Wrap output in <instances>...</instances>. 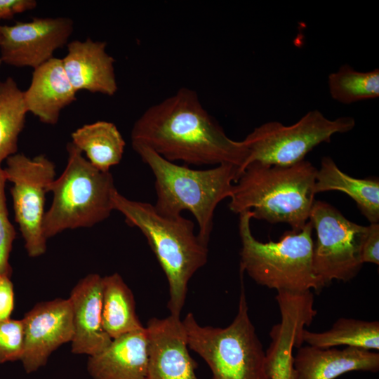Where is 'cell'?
<instances>
[{
  "label": "cell",
  "mask_w": 379,
  "mask_h": 379,
  "mask_svg": "<svg viewBox=\"0 0 379 379\" xmlns=\"http://www.w3.org/2000/svg\"><path fill=\"white\" fill-rule=\"evenodd\" d=\"M241 277L237 313L225 328L201 326L192 312L182 319L187 345L208 366L211 379H270L266 351L248 313Z\"/></svg>",
  "instance_id": "obj_6"
},
{
  "label": "cell",
  "mask_w": 379,
  "mask_h": 379,
  "mask_svg": "<svg viewBox=\"0 0 379 379\" xmlns=\"http://www.w3.org/2000/svg\"><path fill=\"white\" fill-rule=\"evenodd\" d=\"M302 338L303 343L320 348L345 346L376 352L379 350V322L341 317L325 331L305 328Z\"/></svg>",
  "instance_id": "obj_22"
},
{
  "label": "cell",
  "mask_w": 379,
  "mask_h": 379,
  "mask_svg": "<svg viewBox=\"0 0 379 379\" xmlns=\"http://www.w3.org/2000/svg\"><path fill=\"white\" fill-rule=\"evenodd\" d=\"M6 181L4 169L0 166V276L11 277L9 256L16 232L8 218L5 195Z\"/></svg>",
  "instance_id": "obj_26"
},
{
  "label": "cell",
  "mask_w": 379,
  "mask_h": 379,
  "mask_svg": "<svg viewBox=\"0 0 379 379\" xmlns=\"http://www.w3.org/2000/svg\"><path fill=\"white\" fill-rule=\"evenodd\" d=\"M1 62H2V61H1V58H0V65H1Z\"/></svg>",
  "instance_id": "obj_31"
},
{
  "label": "cell",
  "mask_w": 379,
  "mask_h": 379,
  "mask_svg": "<svg viewBox=\"0 0 379 379\" xmlns=\"http://www.w3.org/2000/svg\"><path fill=\"white\" fill-rule=\"evenodd\" d=\"M22 321L24 347L20 361L27 373L45 366L53 351L72 340L73 314L69 298L39 302Z\"/></svg>",
  "instance_id": "obj_12"
},
{
  "label": "cell",
  "mask_w": 379,
  "mask_h": 379,
  "mask_svg": "<svg viewBox=\"0 0 379 379\" xmlns=\"http://www.w3.org/2000/svg\"><path fill=\"white\" fill-rule=\"evenodd\" d=\"M73 30L72 20L66 17L34 18L29 22L0 25V58L11 66L34 69L67 45Z\"/></svg>",
  "instance_id": "obj_11"
},
{
  "label": "cell",
  "mask_w": 379,
  "mask_h": 379,
  "mask_svg": "<svg viewBox=\"0 0 379 379\" xmlns=\"http://www.w3.org/2000/svg\"><path fill=\"white\" fill-rule=\"evenodd\" d=\"M252 214L239 213L240 274L258 284L277 291L303 293L324 286L312 266L313 225L309 220L300 230L285 232L277 241L261 242L251 230Z\"/></svg>",
  "instance_id": "obj_5"
},
{
  "label": "cell",
  "mask_w": 379,
  "mask_h": 379,
  "mask_svg": "<svg viewBox=\"0 0 379 379\" xmlns=\"http://www.w3.org/2000/svg\"><path fill=\"white\" fill-rule=\"evenodd\" d=\"M132 147L154 174L156 210L167 216L191 212L198 225V236L208 244L215 210L220 201L230 198L239 167L222 164L209 169H192L169 161L143 145Z\"/></svg>",
  "instance_id": "obj_4"
},
{
  "label": "cell",
  "mask_w": 379,
  "mask_h": 379,
  "mask_svg": "<svg viewBox=\"0 0 379 379\" xmlns=\"http://www.w3.org/2000/svg\"><path fill=\"white\" fill-rule=\"evenodd\" d=\"M131 139L132 145L147 147L169 161L231 164L239 167V175L248 154L243 140L230 138L186 87L147 108L135 121Z\"/></svg>",
  "instance_id": "obj_1"
},
{
  "label": "cell",
  "mask_w": 379,
  "mask_h": 379,
  "mask_svg": "<svg viewBox=\"0 0 379 379\" xmlns=\"http://www.w3.org/2000/svg\"><path fill=\"white\" fill-rule=\"evenodd\" d=\"M102 277L89 274L76 284L68 298L73 314L74 336L72 352L95 355L104 350L112 339L102 324Z\"/></svg>",
  "instance_id": "obj_14"
},
{
  "label": "cell",
  "mask_w": 379,
  "mask_h": 379,
  "mask_svg": "<svg viewBox=\"0 0 379 379\" xmlns=\"http://www.w3.org/2000/svg\"><path fill=\"white\" fill-rule=\"evenodd\" d=\"M328 85L332 98L340 103L376 98L379 97V69L359 72L346 64L329 74Z\"/></svg>",
  "instance_id": "obj_24"
},
{
  "label": "cell",
  "mask_w": 379,
  "mask_h": 379,
  "mask_svg": "<svg viewBox=\"0 0 379 379\" xmlns=\"http://www.w3.org/2000/svg\"><path fill=\"white\" fill-rule=\"evenodd\" d=\"M354 126L351 117L331 120L317 109L308 112L291 126L275 121L266 122L243 140L248 154L241 171L252 162L277 166L297 164L316 146L330 142L334 134L349 132Z\"/></svg>",
  "instance_id": "obj_8"
},
{
  "label": "cell",
  "mask_w": 379,
  "mask_h": 379,
  "mask_svg": "<svg viewBox=\"0 0 379 379\" xmlns=\"http://www.w3.org/2000/svg\"><path fill=\"white\" fill-rule=\"evenodd\" d=\"M112 201L114 210L146 237L168 281L170 314L180 316L189 281L207 262L208 244L194 233V222L181 215H162L154 205L127 199L117 190Z\"/></svg>",
  "instance_id": "obj_3"
},
{
  "label": "cell",
  "mask_w": 379,
  "mask_h": 379,
  "mask_svg": "<svg viewBox=\"0 0 379 379\" xmlns=\"http://www.w3.org/2000/svg\"><path fill=\"white\" fill-rule=\"evenodd\" d=\"M67 48L62 65L77 93L87 91L109 96L117 93L115 60L107 52V42L86 38L68 42Z\"/></svg>",
  "instance_id": "obj_15"
},
{
  "label": "cell",
  "mask_w": 379,
  "mask_h": 379,
  "mask_svg": "<svg viewBox=\"0 0 379 379\" xmlns=\"http://www.w3.org/2000/svg\"><path fill=\"white\" fill-rule=\"evenodd\" d=\"M27 109L23 91L12 77L0 81V166L16 154Z\"/></svg>",
  "instance_id": "obj_23"
},
{
  "label": "cell",
  "mask_w": 379,
  "mask_h": 379,
  "mask_svg": "<svg viewBox=\"0 0 379 379\" xmlns=\"http://www.w3.org/2000/svg\"><path fill=\"white\" fill-rule=\"evenodd\" d=\"M271 343L266 350L270 379H295L293 366V350L300 344L299 330L290 321H281L273 326Z\"/></svg>",
  "instance_id": "obj_25"
},
{
  "label": "cell",
  "mask_w": 379,
  "mask_h": 379,
  "mask_svg": "<svg viewBox=\"0 0 379 379\" xmlns=\"http://www.w3.org/2000/svg\"><path fill=\"white\" fill-rule=\"evenodd\" d=\"M347 194L357 204L370 223L379 222V180L378 178L359 179L351 177L337 166L330 157H324L317 170L315 194L327 191Z\"/></svg>",
  "instance_id": "obj_19"
},
{
  "label": "cell",
  "mask_w": 379,
  "mask_h": 379,
  "mask_svg": "<svg viewBox=\"0 0 379 379\" xmlns=\"http://www.w3.org/2000/svg\"><path fill=\"white\" fill-rule=\"evenodd\" d=\"M295 379H335L352 371H379V353L352 347L298 348L293 358Z\"/></svg>",
  "instance_id": "obj_16"
},
{
  "label": "cell",
  "mask_w": 379,
  "mask_h": 379,
  "mask_svg": "<svg viewBox=\"0 0 379 379\" xmlns=\"http://www.w3.org/2000/svg\"><path fill=\"white\" fill-rule=\"evenodd\" d=\"M145 328L148 379H200L195 372L198 364L190 354L180 316L151 318Z\"/></svg>",
  "instance_id": "obj_13"
},
{
  "label": "cell",
  "mask_w": 379,
  "mask_h": 379,
  "mask_svg": "<svg viewBox=\"0 0 379 379\" xmlns=\"http://www.w3.org/2000/svg\"><path fill=\"white\" fill-rule=\"evenodd\" d=\"M361 262L379 264V223H371L360 247Z\"/></svg>",
  "instance_id": "obj_28"
},
{
  "label": "cell",
  "mask_w": 379,
  "mask_h": 379,
  "mask_svg": "<svg viewBox=\"0 0 379 379\" xmlns=\"http://www.w3.org/2000/svg\"><path fill=\"white\" fill-rule=\"evenodd\" d=\"M61 58L53 57L33 69L30 84L23 91L28 112L46 124L58 123L61 111L77 100Z\"/></svg>",
  "instance_id": "obj_17"
},
{
  "label": "cell",
  "mask_w": 379,
  "mask_h": 379,
  "mask_svg": "<svg viewBox=\"0 0 379 379\" xmlns=\"http://www.w3.org/2000/svg\"><path fill=\"white\" fill-rule=\"evenodd\" d=\"M4 169L12 182L11 193L15 219L19 226L28 255H43L46 240L43 232L45 196L55 178V164L45 155L31 159L16 153L6 159Z\"/></svg>",
  "instance_id": "obj_10"
},
{
  "label": "cell",
  "mask_w": 379,
  "mask_h": 379,
  "mask_svg": "<svg viewBox=\"0 0 379 379\" xmlns=\"http://www.w3.org/2000/svg\"><path fill=\"white\" fill-rule=\"evenodd\" d=\"M67 151V166L48 187L53 200L43 221L46 239L68 229L91 227L114 211L112 173L94 167L72 142Z\"/></svg>",
  "instance_id": "obj_7"
},
{
  "label": "cell",
  "mask_w": 379,
  "mask_h": 379,
  "mask_svg": "<svg viewBox=\"0 0 379 379\" xmlns=\"http://www.w3.org/2000/svg\"><path fill=\"white\" fill-rule=\"evenodd\" d=\"M35 0H0V20H10L15 15L34 9Z\"/></svg>",
  "instance_id": "obj_30"
},
{
  "label": "cell",
  "mask_w": 379,
  "mask_h": 379,
  "mask_svg": "<svg viewBox=\"0 0 379 379\" xmlns=\"http://www.w3.org/2000/svg\"><path fill=\"white\" fill-rule=\"evenodd\" d=\"M71 138L87 160L101 171H109L121 161L126 142L112 122L98 121L85 124L72 132Z\"/></svg>",
  "instance_id": "obj_21"
},
{
  "label": "cell",
  "mask_w": 379,
  "mask_h": 379,
  "mask_svg": "<svg viewBox=\"0 0 379 379\" xmlns=\"http://www.w3.org/2000/svg\"><path fill=\"white\" fill-rule=\"evenodd\" d=\"M317 233L313 244L314 272L324 287L333 280L354 279L361 270L360 247L367 226L347 219L323 201H314L310 219Z\"/></svg>",
  "instance_id": "obj_9"
},
{
  "label": "cell",
  "mask_w": 379,
  "mask_h": 379,
  "mask_svg": "<svg viewBox=\"0 0 379 379\" xmlns=\"http://www.w3.org/2000/svg\"><path fill=\"white\" fill-rule=\"evenodd\" d=\"M14 306L13 283L9 277L0 276V320L9 319Z\"/></svg>",
  "instance_id": "obj_29"
},
{
  "label": "cell",
  "mask_w": 379,
  "mask_h": 379,
  "mask_svg": "<svg viewBox=\"0 0 379 379\" xmlns=\"http://www.w3.org/2000/svg\"><path fill=\"white\" fill-rule=\"evenodd\" d=\"M87 371L93 379H148L145 326L113 339L101 352L88 357Z\"/></svg>",
  "instance_id": "obj_18"
},
{
  "label": "cell",
  "mask_w": 379,
  "mask_h": 379,
  "mask_svg": "<svg viewBox=\"0 0 379 379\" xmlns=\"http://www.w3.org/2000/svg\"><path fill=\"white\" fill-rule=\"evenodd\" d=\"M317 172L305 159L289 166L250 163L233 185L229 208L237 214L248 210L252 218L300 230L315 201Z\"/></svg>",
  "instance_id": "obj_2"
},
{
  "label": "cell",
  "mask_w": 379,
  "mask_h": 379,
  "mask_svg": "<svg viewBox=\"0 0 379 379\" xmlns=\"http://www.w3.org/2000/svg\"><path fill=\"white\" fill-rule=\"evenodd\" d=\"M102 324L112 340L145 328L137 316L133 294L118 273L102 277Z\"/></svg>",
  "instance_id": "obj_20"
},
{
  "label": "cell",
  "mask_w": 379,
  "mask_h": 379,
  "mask_svg": "<svg viewBox=\"0 0 379 379\" xmlns=\"http://www.w3.org/2000/svg\"><path fill=\"white\" fill-rule=\"evenodd\" d=\"M24 347L22 319L0 320V364L20 360Z\"/></svg>",
  "instance_id": "obj_27"
}]
</instances>
